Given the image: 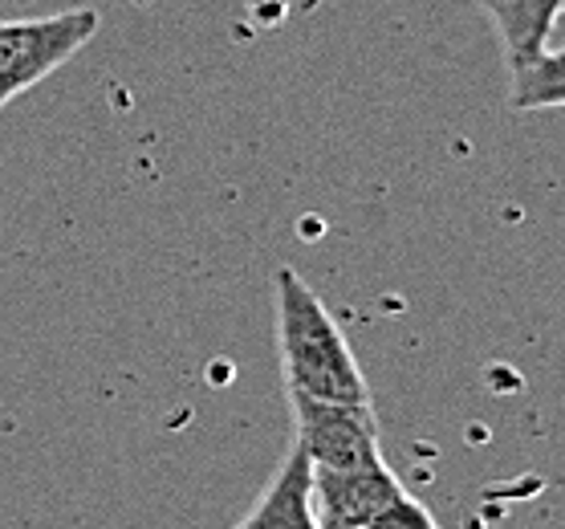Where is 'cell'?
<instances>
[{"label":"cell","mask_w":565,"mask_h":529,"mask_svg":"<svg viewBox=\"0 0 565 529\" xmlns=\"http://www.w3.org/2000/svg\"><path fill=\"white\" fill-rule=\"evenodd\" d=\"M513 78V106L516 110H553L565 106V50L541 53L525 70L509 74Z\"/></svg>","instance_id":"cell-7"},{"label":"cell","mask_w":565,"mask_h":529,"mask_svg":"<svg viewBox=\"0 0 565 529\" xmlns=\"http://www.w3.org/2000/svg\"><path fill=\"white\" fill-rule=\"evenodd\" d=\"M562 13H565V0H562Z\"/></svg>","instance_id":"cell-9"},{"label":"cell","mask_w":565,"mask_h":529,"mask_svg":"<svg viewBox=\"0 0 565 529\" xmlns=\"http://www.w3.org/2000/svg\"><path fill=\"white\" fill-rule=\"evenodd\" d=\"M398 493L403 485L386 468V461L371 468H350V473L313 468V501H318L321 529H366Z\"/></svg>","instance_id":"cell-4"},{"label":"cell","mask_w":565,"mask_h":529,"mask_svg":"<svg viewBox=\"0 0 565 529\" xmlns=\"http://www.w3.org/2000/svg\"><path fill=\"white\" fill-rule=\"evenodd\" d=\"M103 25L98 9H65L50 17L0 21V110L57 74Z\"/></svg>","instance_id":"cell-2"},{"label":"cell","mask_w":565,"mask_h":529,"mask_svg":"<svg viewBox=\"0 0 565 529\" xmlns=\"http://www.w3.org/2000/svg\"><path fill=\"white\" fill-rule=\"evenodd\" d=\"M366 529H436V521H431V514H427L424 505L415 501L412 493L403 489L395 501L386 505L383 514L374 517Z\"/></svg>","instance_id":"cell-8"},{"label":"cell","mask_w":565,"mask_h":529,"mask_svg":"<svg viewBox=\"0 0 565 529\" xmlns=\"http://www.w3.org/2000/svg\"><path fill=\"white\" fill-rule=\"evenodd\" d=\"M489 9L492 25L501 33L509 74L525 70L533 57L545 53V41L553 33V21L562 13V0H480Z\"/></svg>","instance_id":"cell-6"},{"label":"cell","mask_w":565,"mask_h":529,"mask_svg":"<svg viewBox=\"0 0 565 529\" xmlns=\"http://www.w3.org/2000/svg\"><path fill=\"white\" fill-rule=\"evenodd\" d=\"M273 294H277V347H281V374L289 395L374 408L366 374L347 335L326 310V301L294 269H277Z\"/></svg>","instance_id":"cell-1"},{"label":"cell","mask_w":565,"mask_h":529,"mask_svg":"<svg viewBox=\"0 0 565 529\" xmlns=\"http://www.w3.org/2000/svg\"><path fill=\"white\" fill-rule=\"evenodd\" d=\"M236 529H321L318 501H313V465L301 448H294L281 461L269 489L260 493L253 514Z\"/></svg>","instance_id":"cell-5"},{"label":"cell","mask_w":565,"mask_h":529,"mask_svg":"<svg viewBox=\"0 0 565 529\" xmlns=\"http://www.w3.org/2000/svg\"><path fill=\"white\" fill-rule=\"evenodd\" d=\"M297 420V448L309 456L313 468H371L383 465L379 452V420L374 408H354V403H326L309 395H289Z\"/></svg>","instance_id":"cell-3"}]
</instances>
